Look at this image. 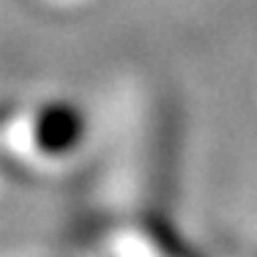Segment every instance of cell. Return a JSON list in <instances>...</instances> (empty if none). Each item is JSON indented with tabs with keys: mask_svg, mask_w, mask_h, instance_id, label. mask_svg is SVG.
Instances as JSON below:
<instances>
[{
	"mask_svg": "<svg viewBox=\"0 0 257 257\" xmlns=\"http://www.w3.org/2000/svg\"><path fill=\"white\" fill-rule=\"evenodd\" d=\"M90 140L82 104L52 96L11 104L0 151L20 170H63L74 164Z\"/></svg>",
	"mask_w": 257,
	"mask_h": 257,
	"instance_id": "1",
	"label": "cell"
},
{
	"mask_svg": "<svg viewBox=\"0 0 257 257\" xmlns=\"http://www.w3.org/2000/svg\"><path fill=\"white\" fill-rule=\"evenodd\" d=\"M252 257H257V252H254V254H252Z\"/></svg>",
	"mask_w": 257,
	"mask_h": 257,
	"instance_id": "3",
	"label": "cell"
},
{
	"mask_svg": "<svg viewBox=\"0 0 257 257\" xmlns=\"http://www.w3.org/2000/svg\"><path fill=\"white\" fill-rule=\"evenodd\" d=\"M41 3L55 6V9H74V6H82V3H88V0H41Z\"/></svg>",
	"mask_w": 257,
	"mask_h": 257,
	"instance_id": "2",
	"label": "cell"
}]
</instances>
